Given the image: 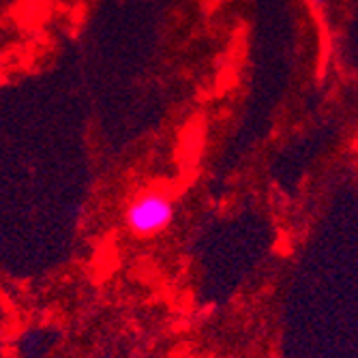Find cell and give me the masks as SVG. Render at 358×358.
<instances>
[{
	"mask_svg": "<svg viewBox=\"0 0 358 358\" xmlns=\"http://www.w3.org/2000/svg\"><path fill=\"white\" fill-rule=\"evenodd\" d=\"M172 215H174V206L166 193L146 191L138 195L131 202V206L127 208V223L136 234L150 236L168 227Z\"/></svg>",
	"mask_w": 358,
	"mask_h": 358,
	"instance_id": "cell-1",
	"label": "cell"
},
{
	"mask_svg": "<svg viewBox=\"0 0 358 358\" xmlns=\"http://www.w3.org/2000/svg\"><path fill=\"white\" fill-rule=\"evenodd\" d=\"M311 3H315V5H324L327 0H311Z\"/></svg>",
	"mask_w": 358,
	"mask_h": 358,
	"instance_id": "cell-2",
	"label": "cell"
}]
</instances>
